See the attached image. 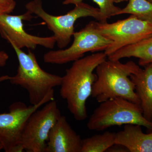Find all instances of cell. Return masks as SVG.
Instances as JSON below:
<instances>
[{"label": "cell", "instance_id": "13", "mask_svg": "<svg viewBox=\"0 0 152 152\" xmlns=\"http://www.w3.org/2000/svg\"><path fill=\"white\" fill-rule=\"evenodd\" d=\"M130 78L135 87V91L140 102L143 115L151 122L152 118V63L140 68Z\"/></svg>", "mask_w": 152, "mask_h": 152}, {"label": "cell", "instance_id": "21", "mask_svg": "<svg viewBox=\"0 0 152 152\" xmlns=\"http://www.w3.org/2000/svg\"><path fill=\"white\" fill-rule=\"evenodd\" d=\"M11 77L8 75H4L0 77V83L4 81L10 80L11 79Z\"/></svg>", "mask_w": 152, "mask_h": 152}, {"label": "cell", "instance_id": "15", "mask_svg": "<svg viewBox=\"0 0 152 152\" xmlns=\"http://www.w3.org/2000/svg\"><path fill=\"white\" fill-rule=\"evenodd\" d=\"M115 133L105 132L83 140L81 152H107L115 144Z\"/></svg>", "mask_w": 152, "mask_h": 152}, {"label": "cell", "instance_id": "24", "mask_svg": "<svg viewBox=\"0 0 152 152\" xmlns=\"http://www.w3.org/2000/svg\"><path fill=\"white\" fill-rule=\"evenodd\" d=\"M148 1H149L150 2L152 3V0H148Z\"/></svg>", "mask_w": 152, "mask_h": 152}, {"label": "cell", "instance_id": "23", "mask_svg": "<svg viewBox=\"0 0 152 152\" xmlns=\"http://www.w3.org/2000/svg\"><path fill=\"white\" fill-rule=\"evenodd\" d=\"M2 149H4V147H3L2 143L1 142V141H0V151H1Z\"/></svg>", "mask_w": 152, "mask_h": 152}, {"label": "cell", "instance_id": "1", "mask_svg": "<svg viewBox=\"0 0 152 152\" xmlns=\"http://www.w3.org/2000/svg\"><path fill=\"white\" fill-rule=\"evenodd\" d=\"M107 57L101 52L83 57L74 61L62 77L60 95L77 121H84L88 117L86 103L91 96L93 85L97 79L94 71Z\"/></svg>", "mask_w": 152, "mask_h": 152}, {"label": "cell", "instance_id": "14", "mask_svg": "<svg viewBox=\"0 0 152 152\" xmlns=\"http://www.w3.org/2000/svg\"><path fill=\"white\" fill-rule=\"evenodd\" d=\"M109 59L120 60L126 58H137L140 66L152 63V37L124 47L108 56Z\"/></svg>", "mask_w": 152, "mask_h": 152}, {"label": "cell", "instance_id": "10", "mask_svg": "<svg viewBox=\"0 0 152 152\" xmlns=\"http://www.w3.org/2000/svg\"><path fill=\"white\" fill-rule=\"evenodd\" d=\"M28 11L18 15L0 13V33L3 38L19 48H26L35 50L37 46L53 49L56 44L53 36L40 37L28 34L24 28V21H31L34 18Z\"/></svg>", "mask_w": 152, "mask_h": 152}, {"label": "cell", "instance_id": "16", "mask_svg": "<svg viewBox=\"0 0 152 152\" xmlns=\"http://www.w3.org/2000/svg\"><path fill=\"white\" fill-rule=\"evenodd\" d=\"M128 4L121 9L118 15L130 14L142 20L152 23V3L148 0H129Z\"/></svg>", "mask_w": 152, "mask_h": 152}, {"label": "cell", "instance_id": "25", "mask_svg": "<svg viewBox=\"0 0 152 152\" xmlns=\"http://www.w3.org/2000/svg\"><path fill=\"white\" fill-rule=\"evenodd\" d=\"M151 122H152V119H151Z\"/></svg>", "mask_w": 152, "mask_h": 152}, {"label": "cell", "instance_id": "12", "mask_svg": "<svg viewBox=\"0 0 152 152\" xmlns=\"http://www.w3.org/2000/svg\"><path fill=\"white\" fill-rule=\"evenodd\" d=\"M141 126L125 125L123 130L115 133V144L124 146L130 152H152V131L145 134Z\"/></svg>", "mask_w": 152, "mask_h": 152}, {"label": "cell", "instance_id": "19", "mask_svg": "<svg viewBox=\"0 0 152 152\" xmlns=\"http://www.w3.org/2000/svg\"><path fill=\"white\" fill-rule=\"evenodd\" d=\"M107 151L108 152H129L127 149L122 145L118 144H115L113 145Z\"/></svg>", "mask_w": 152, "mask_h": 152}, {"label": "cell", "instance_id": "22", "mask_svg": "<svg viewBox=\"0 0 152 152\" xmlns=\"http://www.w3.org/2000/svg\"><path fill=\"white\" fill-rule=\"evenodd\" d=\"M128 0H112L114 3H119L127 1Z\"/></svg>", "mask_w": 152, "mask_h": 152}, {"label": "cell", "instance_id": "11", "mask_svg": "<svg viewBox=\"0 0 152 152\" xmlns=\"http://www.w3.org/2000/svg\"><path fill=\"white\" fill-rule=\"evenodd\" d=\"M83 140L61 115L49 133L45 152H81Z\"/></svg>", "mask_w": 152, "mask_h": 152}, {"label": "cell", "instance_id": "6", "mask_svg": "<svg viewBox=\"0 0 152 152\" xmlns=\"http://www.w3.org/2000/svg\"><path fill=\"white\" fill-rule=\"evenodd\" d=\"M73 42L67 48L50 50L44 55V62L61 65L74 62L88 52L104 51L112 44L98 31L96 22L91 21L79 31L74 33Z\"/></svg>", "mask_w": 152, "mask_h": 152}, {"label": "cell", "instance_id": "17", "mask_svg": "<svg viewBox=\"0 0 152 152\" xmlns=\"http://www.w3.org/2000/svg\"><path fill=\"white\" fill-rule=\"evenodd\" d=\"M98 6L104 18L107 21L111 17L117 15L121 9L114 4L112 0H92ZM83 1V0H64V5L75 4L77 3Z\"/></svg>", "mask_w": 152, "mask_h": 152}, {"label": "cell", "instance_id": "4", "mask_svg": "<svg viewBox=\"0 0 152 152\" xmlns=\"http://www.w3.org/2000/svg\"><path fill=\"white\" fill-rule=\"evenodd\" d=\"M75 8L66 14L55 16L47 13L43 8L42 0H33L26 5V8L35 14L45 23L53 33L56 43L60 49L65 48L70 42L74 33V26L78 19L92 17L100 23H105L99 8L94 7L83 2L77 3Z\"/></svg>", "mask_w": 152, "mask_h": 152}, {"label": "cell", "instance_id": "9", "mask_svg": "<svg viewBox=\"0 0 152 152\" xmlns=\"http://www.w3.org/2000/svg\"><path fill=\"white\" fill-rule=\"evenodd\" d=\"M39 109L30 116L23 130L21 145L24 151L45 152L50 131L61 115L54 99Z\"/></svg>", "mask_w": 152, "mask_h": 152}, {"label": "cell", "instance_id": "7", "mask_svg": "<svg viewBox=\"0 0 152 152\" xmlns=\"http://www.w3.org/2000/svg\"><path fill=\"white\" fill-rule=\"evenodd\" d=\"M54 99V91H53L38 104L27 106L22 102H16L10 106L9 113H0V141L5 151H24L21 137L27 121L41 106Z\"/></svg>", "mask_w": 152, "mask_h": 152}, {"label": "cell", "instance_id": "8", "mask_svg": "<svg viewBox=\"0 0 152 152\" xmlns=\"http://www.w3.org/2000/svg\"><path fill=\"white\" fill-rule=\"evenodd\" d=\"M96 23L101 34L112 42L104 51L107 57L124 47L152 37V23L133 15L112 23L97 22Z\"/></svg>", "mask_w": 152, "mask_h": 152}, {"label": "cell", "instance_id": "5", "mask_svg": "<svg viewBox=\"0 0 152 152\" xmlns=\"http://www.w3.org/2000/svg\"><path fill=\"white\" fill-rule=\"evenodd\" d=\"M137 124L152 131V122L143 115L140 105L117 98L100 103L87 124L91 131H102L115 126Z\"/></svg>", "mask_w": 152, "mask_h": 152}, {"label": "cell", "instance_id": "18", "mask_svg": "<svg viewBox=\"0 0 152 152\" xmlns=\"http://www.w3.org/2000/svg\"><path fill=\"white\" fill-rule=\"evenodd\" d=\"M16 5L15 0H0V13H10L13 11Z\"/></svg>", "mask_w": 152, "mask_h": 152}, {"label": "cell", "instance_id": "20", "mask_svg": "<svg viewBox=\"0 0 152 152\" xmlns=\"http://www.w3.org/2000/svg\"><path fill=\"white\" fill-rule=\"evenodd\" d=\"M9 58L8 55L6 52L0 51V66L4 67L5 66Z\"/></svg>", "mask_w": 152, "mask_h": 152}, {"label": "cell", "instance_id": "2", "mask_svg": "<svg viewBox=\"0 0 152 152\" xmlns=\"http://www.w3.org/2000/svg\"><path fill=\"white\" fill-rule=\"evenodd\" d=\"M140 68L132 61L123 64L120 60H106L96 68L97 79L91 96L99 103L120 98L140 105L134 84L130 78Z\"/></svg>", "mask_w": 152, "mask_h": 152}, {"label": "cell", "instance_id": "3", "mask_svg": "<svg viewBox=\"0 0 152 152\" xmlns=\"http://www.w3.org/2000/svg\"><path fill=\"white\" fill-rule=\"evenodd\" d=\"M19 62L15 75L9 80L13 85L22 87L27 91L31 105H37L43 101L54 88L61 84L62 77L49 73L41 68L34 53L29 50L25 53L13 44Z\"/></svg>", "mask_w": 152, "mask_h": 152}]
</instances>
